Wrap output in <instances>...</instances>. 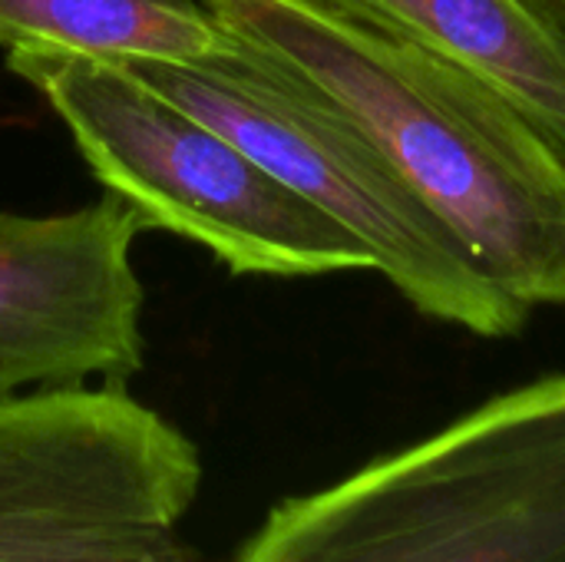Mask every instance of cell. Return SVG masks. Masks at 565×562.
I'll return each instance as SVG.
<instances>
[{
	"label": "cell",
	"mask_w": 565,
	"mask_h": 562,
	"mask_svg": "<svg viewBox=\"0 0 565 562\" xmlns=\"http://www.w3.org/2000/svg\"><path fill=\"white\" fill-rule=\"evenodd\" d=\"M7 66L46 99L93 176L146 232H175L232 275L374 272L371 252L351 232L122 63L13 50Z\"/></svg>",
	"instance_id": "3957f363"
},
{
	"label": "cell",
	"mask_w": 565,
	"mask_h": 562,
	"mask_svg": "<svg viewBox=\"0 0 565 562\" xmlns=\"http://www.w3.org/2000/svg\"><path fill=\"white\" fill-rule=\"evenodd\" d=\"M195 444L126 384L0 397V562H212L179 523Z\"/></svg>",
	"instance_id": "5b68a950"
},
{
	"label": "cell",
	"mask_w": 565,
	"mask_h": 562,
	"mask_svg": "<svg viewBox=\"0 0 565 562\" xmlns=\"http://www.w3.org/2000/svg\"><path fill=\"white\" fill-rule=\"evenodd\" d=\"M205 7L338 109L507 295L565 305V159L500 89L315 0Z\"/></svg>",
	"instance_id": "6da1fadb"
},
{
	"label": "cell",
	"mask_w": 565,
	"mask_h": 562,
	"mask_svg": "<svg viewBox=\"0 0 565 562\" xmlns=\"http://www.w3.org/2000/svg\"><path fill=\"white\" fill-rule=\"evenodd\" d=\"M530 3L540 10V17L553 26V33L565 43V0H530Z\"/></svg>",
	"instance_id": "9c48e42d"
},
{
	"label": "cell",
	"mask_w": 565,
	"mask_h": 562,
	"mask_svg": "<svg viewBox=\"0 0 565 562\" xmlns=\"http://www.w3.org/2000/svg\"><path fill=\"white\" fill-rule=\"evenodd\" d=\"M0 46L106 63H195L225 46L205 0H0Z\"/></svg>",
	"instance_id": "ba28073f"
},
{
	"label": "cell",
	"mask_w": 565,
	"mask_h": 562,
	"mask_svg": "<svg viewBox=\"0 0 565 562\" xmlns=\"http://www.w3.org/2000/svg\"><path fill=\"white\" fill-rule=\"evenodd\" d=\"M235 562H565V371L281 500Z\"/></svg>",
	"instance_id": "7a4b0ae2"
},
{
	"label": "cell",
	"mask_w": 565,
	"mask_h": 562,
	"mask_svg": "<svg viewBox=\"0 0 565 562\" xmlns=\"http://www.w3.org/2000/svg\"><path fill=\"white\" fill-rule=\"evenodd\" d=\"M122 66L351 232L371 252L374 272L420 315L480 338H513L526 328L533 308L480 268L381 152L318 93L235 36L225 33V46L209 60Z\"/></svg>",
	"instance_id": "277c9868"
},
{
	"label": "cell",
	"mask_w": 565,
	"mask_h": 562,
	"mask_svg": "<svg viewBox=\"0 0 565 562\" xmlns=\"http://www.w3.org/2000/svg\"><path fill=\"white\" fill-rule=\"evenodd\" d=\"M142 232L113 192L60 215L0 209V397L126 384L142 368Z\"/></svg>",
	"instance_id": "8992f818"
},
{
	"label": "cell",
	"mask_w": 565,
	"mask_h": 562,
	"mask_svg": "<svg viewBox=\"0 0 565 562\" xmlns=\"http://www.w3.org/2000/svg\"><path fill=\"white\" fill-rule=\"evenodd\" d=\"M500 89L565 159V43L530 0H315Z\"/></svg>",
	"instance_id": "52a82bcc"
}]
</instances>
